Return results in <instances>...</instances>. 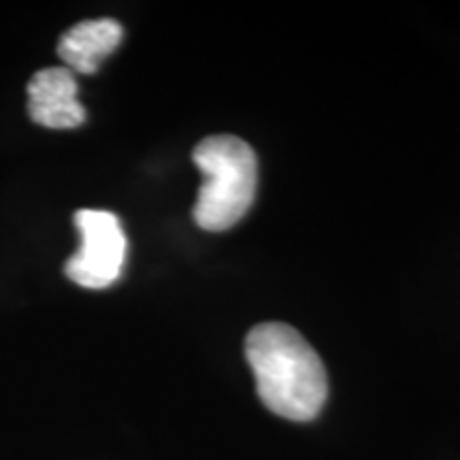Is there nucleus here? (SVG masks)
<instances>
[{
	"label": "nucleus",
	"mask_w": 460,
	"mask_h": 460,
	"mask_svg": "<svg viewBox=\"0 0 460 460\" xmlns=\"http://www.w3.org/2000/svg\"><path fill=\"white\" fill-rule=\"evenodd\" d=\"M245 358L256 393L273 413L295 422L318 416L329 394V377L301 332L281 322H264L247 332Z\"/></svg>",
	"instance_id": "1"
},
{
	"label": "nucleus",
	"mask_w": 460,
	"mask_h": 460,
	"mask_svg": "<svg viewBox=\"0 0 460 460\" xmlns=\"http://www.w3.org/2000/svg\"><path fill=\"white\" fill-rule=\"evenodd\" d=\"M203 186L194 205V222L220 233L234 226L256 199L258 160L254 149L233 135L207 137L192 154Z\"/></svg>",
	"instance_id": "2"
},
{
	"label": "nucleus",
	"mask_w": 460,
	"mask_h": 460,
	"mask_svg": "<svg viewBox=\"0 0 460 460\" xmlns=\"http://www.w3.org/2000/svg\"><path fill=\"white\" fill-rule=\"evenodd\" d=\"M73 220L82 234V247L66 261V278L90 290L111 286L122 275L128 245L122 222L102 209H79Z\"/></svg>",
	"instance_id": "3"
},
{
	"label": "nucleus",
	"mask_w": 460,
	"mask_h": 460,
	"mask_svg": "<svg viewBox=\"0 0 460 460\" xmlns=\"http://www.w3.org/2000/svg\"><path fill=\"white\" fill-rule=\"evenodd\" d=\"M28 113L43 128L66 130L82 126L85 109L77 99L75 75L60 66L34 73L28 84Z\"/></svg>",
	"instance_id": "4"
},
{
	"label": "nucleus",
	"mask_w": 460,
	"mask_h": 460,
	"mask_svg": "<svg viewBox=\"0 0 460 460\" xmlns=\"http://www.w3.org/2000/svg\"><path fill=\"white\" fill-rule=\"evenodd\" d=\"M124 31L119 22L109 20V17L82 22L62 34L58 43V56L65 60L71 73L92 75L99 71L101 62L111 51L118 49Z\"/></svg>",
	"instance_id": "5"
}]
</instances>
